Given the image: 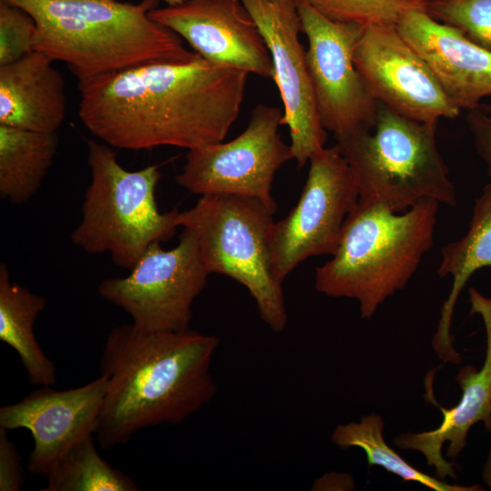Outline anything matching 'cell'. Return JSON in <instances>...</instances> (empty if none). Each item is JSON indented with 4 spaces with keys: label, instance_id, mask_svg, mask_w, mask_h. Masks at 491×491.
<instances>
[{
    "label": "cell",
    "instance_id": "2e32d148",
    "mask_svg": "<svg viewBox=\"0 0 491 491\" xmlns=\"http://www.w3.org/2000/svg\"><path fill=\"white\" fill-rule=\"evenodd\" d=\"M396 27L460 110L474 109L491 95V52L461 30L437 21L418 5L406 10Z\"/></svg>",
    "mask_w": 491,
    "mask_h": 491
},
{
    "label": "cell",
    "instance_id": "7402d4cb",
    "mask_svg": "<svg viewBox=\"0 0 491 491\" xmlns=\"http://www.w3.org/2000/svg\"><path fill=\"white\" fill-rule=\"evenodd\" d=\"M384 425L380 415L368 414L357 422L338 425L331 436V441L341 449L361 448L366 453L369 467L381 466L406 482H417L435 491L482 490L478 485L448 484L418 470L386 443L383 436Z\"/></svg>",
    "mask_w": 491,
    "mask_h": 491
},
{
    "label": "cell",
    "instance_id": "f1b7e54d",
    "mask_svg": "<svg viewBox=\"0 0 491 491\" xmlns=\"http://www.w3.org/2000/svg\"><path fill=\"white\" fill-rule=\"evenodd\" d=\"M354 488V482L351 476L340 473H328L317 478L312 490H351Z\"/></svg>",
    "mask_w": 491,
    "mask_h": 491
},
{
    "label": "cell",
    "instance_id": "1f68e13d",
    "mask_svg": "<svg viewBox=\"0 0 491 491\" xmlns=\"http://www.w3.org/2000/svg\"><path fill=\"white\" fill-rule=\"evenodd\" d=\"M415 4L424 6L426 3L432 0H412Z\"/></svg>",
    "mask_w": 491,
    "mask_h": 491
},
{
    "label": "cell",
    "instance_id": "30bf717a",
    "mask_svg": "<svg viewBox=\"0 0 491 491\" xmlns=\"http://www.w3.org/2000/svg\"><path fill=\"white\" fill-rule=\"evenodd\" d=\"M283 115L279 107L257 105L246 128L233 140L188 150L175 181L195 195L256 197L275 213L271 195L275 175L294 159L291 145L278 133Z\"/></svg>",
    "mask_w": 491,
    "mask_h": 491
},
{
    "label": "cell",
    "instance_id": "52a82bcc",
    "mask_svg": "<svg viewBox=\"0 0 491 491\" xmlns=\"http://www.w3.org/2000/svg\"><path fill=\"white\" fill-rule=\"evenodd\" d=\"M273 212L256 197L209 194L178 213L177 225L196 235L209 274L225 275L244 286L261 319L276 333L287 323L280 284L271 268L269 236Z\"/></svg>",
    "mask_w": 491,
    "mask_h": 491
},
{
    "label": "cell",
    "instance_id": "f546056e",
    "mask_svg": "<svg viewBox=\"0 0 491 491\" xmlns=\"http://www.w3.org/2000/svg\"><path fill=\"white\" fill-rule=\"evenodd\" d=\"M482 477H483L484 482L491 490V450L488 454L486 463L484 466Z\"/></svg>",
    "mask_w": 491,
    "mask_h": 491
},
{
    "label": "cell",
    "instance_id": "d6986e66",
    "mask_svg": "<svg viewBox=\"0 0 491 491\" xmlns=\"http://www.w3.org/2000/svg\"><path fill=\"white\" fill-rule=\"evenodd\" d=\"M491 266V183L475 202L466 234L442 247L437 275L453 277L448 297L444 301L432 345L445 363L459 364L461 356L453 346L450 333L454 308L469 277L478 269Z\"/></svg>",
    "mask_w": 491,
    "mask_h": 491
},
{
    "label": "cell",
    "instance_id": "44dd1931",
    "mask_svg": "<svg viewBox=\"0 0 491 491\" xmlns=\"http://www.w3.org/2000/svg\"><path fill=\"white\" fill-rule=\"evenodd\" d=\"M56 133L0 125V196L11 204L27 203L38 191L56 154Z\"/></svg>",
    "mask_w": 491,
    "mask_h": 491
},
{
    "label": "cell",
    "instance_id": "6da1fadb",
    "mask_svg": "<svg viewBox=\"0 0 491 491\" xmlns=\"http://www.w3.org/2000/svg\"><path fill=\"white\" fill-rule=\"evenodd\" d=\"M248 73L200 55L80 79L78 115L115 148L187 150L222 142L240 113Z\"/></svg>",
    "mask_w": 491,
    "mask_h": 491
},
{
    "label": "cell",
    "instance_id": "8fae6325",
    "mask_svg": "<svg viewBox=\"0 0 491 491\" xmlns=\"http://www.w3.org/2000/svg\"><path fill=\"white\" fill-rule=\"evenodd\" d=\"M306 38V65L317 114L335 138L373 127L378 102L354 62L363 26L331 20L306 0H296Z\"/></svg>",
    "mask_w": 491,
    "mask_h": 491
},
{
    "label": "cell",
    "instance_id": "9a60e30c",
    "mask_svg": "<svg viewBox=\"0 0 491 491\" xmlns=\"http://www.w3.org/2000/svg\"><path fill=\"white\" fill-rule=\"evenodd\" d=\"M149 16L208 61L273 78L269 50L241 0H185L155 7Z\"/></svg>",
    "mask_w": 491,
    "mask_h": 491
},
{
    "label": "cell",
    "instance_id": "5bb4252c",
    "mask_svg": "<svg viewBox=\"0 0 491 491\" xmlns=\"http://www.w3.org/2000/svg\"><path fill=\"white\" fill-rule=\"evenodd\" d=\"M107 388L100 375L77 388L42 386L21 401L0 407V427L24 428L34 439L28 458L33 475L46 476L75 446L95 434Z\"/></svg>",
    "mask_w": 491,
    "mask_h": 491
},
{
    "label": "cell",
    "instance_id": "3957f363",
    "mask_svg": "<svg viewBox=\"0 0 491 491\" xmlns=\"http://www.w3.org/2000/svg\"><path fill=\"white\" fill-rule=\"evenodd\" d=\"M36 23L34 50L67 65L78 80L155 61H188L195 52L155 22L159 0H5Z\"/></svg>",
    "mask_w": 491,
    "mask_h": 491
},
{
    "label": "cell",
    "instance_id": "4316f807",
    "mask_svg": "<svg viewBox=\"0 0 491 491\" xmlns=\"http://www.w3.org/2000/svg\"><path fill=\"white\" fill-rule=\"evenodd\" d=\"M24 483L20 454L7 437V430L0 427V490L19 491Z\"/></svg>",
    "mask_w": 491,
    "mask_h": 491
},
{
    "label": "cell",
    "instance_id": "484cf974",
    "mask_svg": "<svg viewBox=\"0 0 491 491\" xmlns=\"http://www.w3.org/2000/svg\"><path fill=\"white\" fill-rule=\"evenodd\" d=\"M36 23L24 9L0 0V66L34 51Z\"/></svg>",
    "mask_w": 491,
    "mask_h": 491
},
{
    "label": "cell",
    "instance_id": "9c48e42d",
    "mask_svg": "<svg viewBox=\"0 0 491 491\" xmlns=\"http://www.w3.org/2000/svg\"><path fill=\"white\" fill-rule=\"evenodd\" d=\"M309 163L297 204L270 232L271 268L280 284L306 258L335 254L359 198L353 171L336 145L316 152Z\"/></svg>",
    "mask_w": 491,
    "mask_h": 491
},
{
    "label": "cell",
    "instance_id": "4fadbf2b",
    "mask_svg": "<svg viewBox=\"0 0 491 491\" xmlns=\"http://www.w3.org/2000/svg\"><path fill=\"white\" fill-rule=\"evenodd\" d=\"M269 50L275 81L284 105L282 125L288 126L294 159L304 167L325 147L326 133L317 114L299 40L296 0H241Z\"/></svg>",
    "mask_w": 491,
    "mask_h": 491
},
{
    "label": "cell",
    "instance_id": "5b68a950",
    "mask_svg": "<svg viewBox=\"0 0 491 491\" xmlns=\"http://www.w3.org/2000/svg\"><path fill=\"white\" fill-rule=\"evenodd\" d=\"M437 124L416 121L378 103L372 128L336 138L356 177L359 201L400 213L424 198L456 206V193L436 139Z\"/></svg>",
    "mask_w": 491,
    "mask_h": 491
},
{
    "label": "cell",
    "instance_id": "83f0119b",
    "mask_svg": "<svg viewBox=\"0 0 491 491\" xmlns=\"http://www.w3.org/2000/svg\"><path fill=\"white\" fill-rule=\"evenodd\" d=\"M468 111L467 124L474 136L476 152L486 165V174L491 183V111L481 105Z\"/></svg>",
    "mask_w": 491,
    "mask_h": 491
},
{
    "label": "cell",
    "instance_id": "603a6c76",
    "mask_svg": "<svg viewBox=\"0 0 491 491\" xmlns=\"http://www.w3.org/2000/svg\"><path fill=\"white\" fill-rule=\"evenodd\" d=\"M43 491H137L138 486L98 454L90 436L70 450L45 476Z\"/></svg>",
    "mask_w": 491,
    "mask_h": 491
},
{
    "label": "cell",
    "instance_id": "4dcf8cb0",
    "mask_svg": "<svg viewBox=\"0 0 491 491\" xmlns=\"http://www.w3.org/2000/svg\"><path fill=\"white\" fill-rule=\"evenodd\" d=\"M167 5L169 6H173V5H179L183 2H185V0H164Z\"/></svg>",
    "mask_w": 491,
    "mask_h": 491
},
{
    "label": "cell",
    "instance_id": "8992f818",
    "mask_svg": "<svg viewBox=\"0 0 491 491\" xmlns=\"http://www.w3.org/2000/svg\"><path fill=\"white\" fill-rule=\"evenodd\" d=\"M87 152L91 180L71 240L87 254H109L115 266L130 271L151 244L175 235L179 211L158 209L157 165L128 171L112 146L95 140L87 141Z\"/></svg>",
    "mask_w": 491,
    "mask_h": 491
},
{
    "label": "cell",
    "instance_id": "7a4b0ae2",
    "mask_svg": "<svg viewBox=\"0 0 491 491\" xmlns=\"http://www.w3.org/2000/svg\"><path fill=\"white\" fill-rule=\"evenodd\" d=\"M220 340L188 329L150 332L126 324L112 329L100 359L107 388L98 444H126L150 426L178 425L217 394L211 366Z\"/></svg>",
    "mask_w": 491,
    "mask_h": 491
},
{
    "label": "cell",
    "instance_id": "ffe728a7",
    "mask_svg": "<svg viewBox=\"0 0 491 491\" xmlns=\"http://www.w3.org/2000/svg\"><path fill=\"white\" fill-rule=\"evenodd\" d=\"M46 299L13 281L5 263L0 265V340L17 353L34 386L56 383V368L35 336V323Z\"/></svg>",
    "mask_w": 491,
    "mask_h": 491
},
{
    "label": "cell",
    "instance_id": "cb8c5ba5",
    "mask_svg": "<svg viewBox=\"0 0 491 491\" xmlns=\"http://www.w3.org/2000/svg\"><path fill=\"white\" fill-rule=\"evenodd\" d=\"M326 17L366 27L396 25L412 0H306Z\"/></svg>",
    "mask_w": 491,
    "mask_h": 491
},
{
    "label": "cell",
    "instance_id": "277c9868",
    "mask_svg": "<svg viewBox=\"0 0 491 491\" xmlns=\"http://www.w3.org/2000/svg\"><path fill=\"white\" fill-rule=\"evenodd\" d=\"M439 203L424 198L395 213L359 201L347 215L336 251L316 270L315 287L330 297L356 299L370 319L404 289L431 249Z\"/></svg>",
    "mask_w": 491,
    "mask_h": 491
},
{
    "label": "cell",
    "instance_id": "e0dca14e",
    "mask_svg": "<svg viewBox=\"0 0 491 491\" xmlns=\"http://www.w3.org/2000/svg\"><path fill=\"white\" fill-rule=\"evenodd\" d=\"M471 314L481 316L486 334V357L481 369L472 366L461 367L456 381L462 390L459 403L452 408H443V420L438 427L420 433H402L394 443L402 449L418 451L428 466L435 468L439 479L456 478L454 463L444 458L442 446L448 442L446 456L456 460L466 444V436L473 425L483 422L491 430V298L482 296L475 288L469 289Z\"/></svg>",
    "mask_w": 491,
    "mask_h": 491
},
{
    "label": "cell",
    "instance_id": "7c38bea8",
    "mask_svg": "<svg viewBox=\"0 0 491 491\" xmlns=\"http://www.w3.org/2000/svg\"><path fill=\"white\" fill-rule=\"evenodd\" d=\"M354 62L374 98L398 115L437 124L440 118H455L461 111L396 25L364 27Z\"/></svg>",
    "mask_w": 491,
    "mask_h": 491
},
{
    "label": "cell",
    "instance_id": "d4e9b609",
    "mask_svg": "<svg viewBox=\"0 0 491 491\" xmlns=\"http://www.w3.org/2000/svg\"><path fill=\"white\" fill-rule=\"evenodd\" d=\"M424 8L437 21L458 28L491 52V0H432Z\"/></svg>",
    "mask_w": 491,
    "mask_h": 491
},
{
    "label": "cell",
    "instance_id": "ba28073f",
    "mask_svg": "<svg viewBox=\"0 0 491 491\" xmlns=\"http://www.w3.org/2000/svg\"><path fill=\"white\" fill-rule=\"evenodd\" d=\"M209 275L195 234L184 228L174 248L151 244L128 276L103 280L98 293L144 330L183 332Z\"/></svg>",
    "mask_w": 491,
    "mask_h": 491
},
{
    "label": "cell",
    "instance_id": "ac0fdd59",
    "mask_svg": "<svg viewBox=\"0 0 491 491\" xmlns=\"http://www.w3.org/2000/svg\"><path fill=\"white\" fill-rule=\"evenodd\" d=\"M39 51L0 66V125L56 133L66 114L65 80Z\"/></svg>",
    "mask_w": 491,
    "mask_h": 491
}]
</instances>
